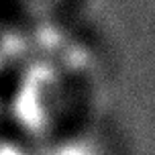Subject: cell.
<instances>
[{"label": "cell", "mask_w": 155, "mask_h": 155, "mask_svg": "<svg viewBox=\"0 0 155 155\" xmlns=\"http://www.w3.org/2000/svg\"><path fill=\"white\" fill-rule=\"evenodd\" d=\"M43 155H100V149H98V145H94L86 139H71L47 149Z\"/></svg>", "instance_id": "6da1fadb"}, {"label": "cell", "mask_w": 155, "mask_h": 155, "mask_svg": "<svg viewBox=\"0 0 155 155\" xmlns=\"http://www.w3.org/2000/svg\"><path fill=\"white\" fill-rule=\"evenodd\" d=\"M0 155H27L23 149H18L12 143H2L0 141Z\"/></svg>", "instance_id": "7a4b0ae2"}]
</instances>
